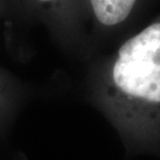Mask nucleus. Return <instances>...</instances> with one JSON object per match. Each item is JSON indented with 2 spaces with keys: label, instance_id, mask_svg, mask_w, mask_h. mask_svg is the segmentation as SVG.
<instances>
[{
  "label": "nucleus",
  "instance_id": "4",
  "mask_svg": "<svg viewBox=\"0 0 160 160\" xmlns=\"http://www.w3.org/2000/svg\"><path fill=\"white\" fill-rule=\"evenodd\" d=\"M17 88L8 73L0 68V128L8 121L15 106Z\"/></svg>",
  "mask_w": 160,
  "mask_h": 160
},
{
  "label": "nucleus",
  "instance_id": "3",
  "mask_svg": "<svg viewBox=\"0 0 160 160\" xmlns=\"http://www.w3.org/2000/svg\"><path fill=\"white\" fill-rule=\"evenodd\" d=\"M51 25L71 24L81 15L80 0H21Z\"/></svg>",
  "mask_w": 160,
  "mask_h": 160
},
{
  "label": "nucleus",
  "instance_id": "2",
  "mask_svg": "<svg viewBox=\"0 0 160 160\" xmlns=\"http://www.w3.org/2000/svg\"><path fill=\"white\" fill-rule=\"evenodd\" d=\"M138 0H80L84 12L95 25L102 28L120 26L132 14Z\"/></svg>",
  "mask_w": 160,
  "mask_h": 160
},
{
  "label": "nucleus",
  "instance_id": "1",
  "mask_svg": "<svg viewBox=\"0 0 160 160\" xmlns=\"http://www.w3.org/2000/svg\"><path fill=\"white\" fill-rule=\"evenodd\" d=\"M111 105L152 117L160 110V17L119 48L103 75Z\"/></svg>",
  "mask_w": 160,
  "mask_h": 160
},
{
  "label": "nucleus",
  "instance_id": "5",
  "mask_svg": "<svg viewBox=\"0 0 160 160\" xmlns=\"http://www.w3.org/2000/svg\"><path fill=\"white\" fill-rule=\"evenodd\" d=\"M8 0H0V15L8 8Z\"/></svg>",
  "mask_w": 160,
  "mask_h": 160
}]
</instances>
